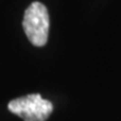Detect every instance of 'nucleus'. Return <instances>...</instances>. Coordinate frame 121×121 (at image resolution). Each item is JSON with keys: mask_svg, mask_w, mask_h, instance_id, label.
I'll return each mask as SVG.
<instances>
[{"mask_svg": "<svg viewBox=\"0 0 121 121\" xmlns=\"http://www.w3.org/2000/svg\"><path fill=\"white\" fill-rule=\"evenodd\" d=\"M22 27L27 38L34 46L42 47L47 43L49 16L47 8L39 1H35L26 9Z\"/></svg>", "mask_w": 121, "mask_h": 121, "instance_id": "1", "label": "nucleus"}, {"mask_svg": "<svg viewBox=\"0 0 121 121\" xmlns=\"http://www.w3.org/2000/svg\"><path fill=\"white\" fill-rule=\"evenodd\" d=\"M9 111L24 119V121H46L53 112V104L38 93L28 94L11 100Z\"/></svg>", "mask_w": 121, "mask_h": 121, "instance_id": "2", "label": "nucleus"}]
</instances>
